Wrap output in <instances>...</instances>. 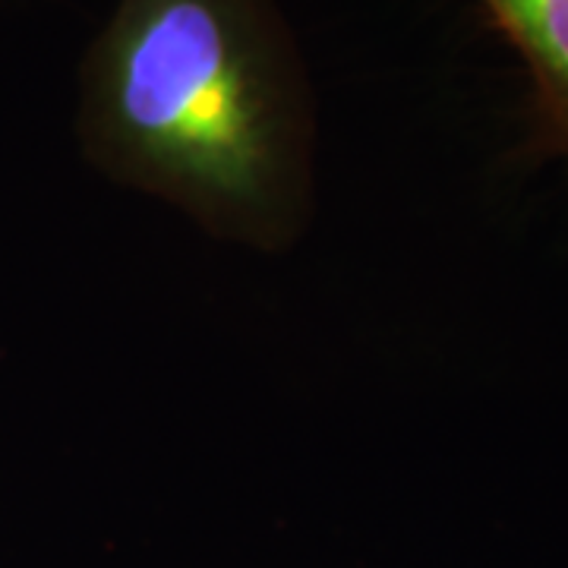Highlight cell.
<instances>
[{
	"label": "cell",
	"mask_w": 568,
	"mask_h": 568,
	"mask_svg": "<svg viewBox=\"0 0 568 568\" xmlns=\"http://www.w3.org/2000/svg\"><path fill=\"white\" fill-rule=\"evenodd\" d=\"M77 133L111 181L231 241L282 244L310 203L313 89L278 0H118Z\"/></svg>",
	"instance_id": "1"
},
{
	"label": "cell",
	"mask_w": 568,
	"mask_h": 568,
	"mask_svg": "<svg viewBox=\"0 0 568 568\" xmlns=\"http://www.w3.org/2000/svg\"><path fill=\"white\" fill-rule=\"evenodd\" d=\"M528 70L540 130L568 155V0H477Z\"/></svg>",
	"instance_id": "2"
}]
</instances>
